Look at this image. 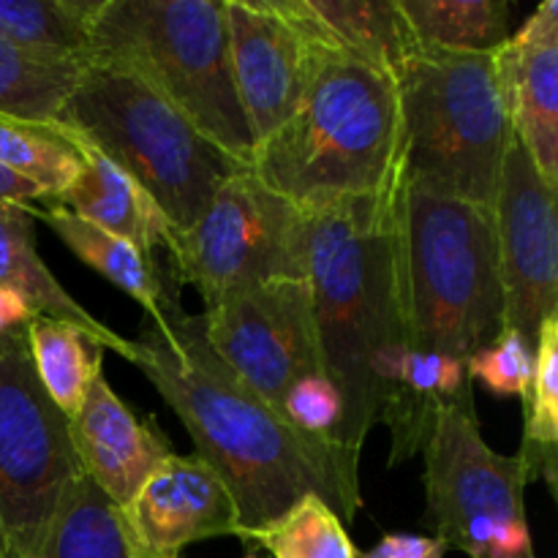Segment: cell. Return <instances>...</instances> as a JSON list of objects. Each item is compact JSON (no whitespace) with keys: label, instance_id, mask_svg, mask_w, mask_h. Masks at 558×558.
I'll return each mask as SVG.
<instances>
[{"label":"cell","instance_id":"obj_1","mask_svg":"<svg viewBox=\"0 0 558 558\" xmlns=\"http://www.w3.org/2000/svg\"><path fill=\"white\" fill-rule=\"evenodd\" d=\"M180 287L167 265L163 325H142L136 368L178 414L196 456L229 488L238 534L276 521L303 496H319L349 526L363 507L360 458L336 441L300 434L240 381L207 347L199 316L180 308Z\"/></svg>","mask_w":558,"mask_h":558},{"label":"cell","instance_id":"obj_2","mask_svg":"<svg viewBox=\"0 0 558 558\" xmlns=\"http://www.w3.org/2000/svg\"><path fill=\"white\" fill-rule=\"evenodd\" d=\"M403 205L401 169L374 194L305 213V281L322 368L343 407L330 441L354 458L396 403L409 357Z\"/></svg>","mask_w":558,"mask_h":558},{"label":"cell","instance_id":"obj_3","mask_svg":"<svg viewBox=\"0 0 558 558\" xmlns=\"http://www.w3.org/2000/svg\"><path fill=\"white\" fill-rule=\"evenodd\" d=\"M248 169L303 213L385 189L403 169L396 76L325 52L303 101L254 147Z\"/></svg>","mask_w":558,"mask_h":558},{"label":"cell","instance_id":"obj_4","mask_svg":"<svg viewBox=\"0 0 558 558\" xmlns=\"http://www.w3.org/2000/svg\"><path fill=\"white\" fill-rule=\"evenodd\" d=\"M140 80L202 136L248 167V129L229 58L223 0H104L90 60Z\"/></svg>","mask_w":558,"mask_h":558},{"label":"cell","instance_id":"obj_5","mask_svg":"<svg viewBox=\"0 0 558 558\" xmlns=\"http://www.w3.org/2000/svg\"><path fill=\"white\" fill-rule=\"evenodd\" d=\"M409 352L466 363L505 332L494 210L407 183Z\"/></svg>","mask_w":558,"mask_h":558},{"label":"cell","instance_id":"obj_6","mask_svg":"<svg viewBox=\"0 0 558 558\" xmlns=\"http://www.w3.org/2000/svg\"><path fill=\"white\" fill-rule=\"evenodd\" d=\"M396 85L407 183L494 210L512 140L494 54L414 47Z\"/></svg>","mask_w":558,"mask_h":558},{"label":"cell","instance_id":"obj_7","mask_svg":"<svg viewBox=\"0 0 558 558\" xmlns=\"http://www.w3.org/2000/svg\"><path fill=\"white\" fill-rule=\"evenodd\" d=\"M58 123L118 163L174 232L194 227L216 191L245 169L158 93L101 63L82 69Z\"/></svg>","mask_w":558,"mask_h":558},{"label":"cell","instance_id":"obj_8","mask_svg":"<svg viewBox=\"0 0 558 558\" xmlns=\"http://www.w3.org/2000/svg\"><path fill=\"white\" fill-rule=\"evenodd\" d=\"M425 458V501L436 537L469 558H537L526 521V472L480 430L472 381L436 409Z\"/></svg>","mask_w":558,"mask_h":558},{"label":"cell","instance_id":"obj_9","mask_svg":"<svg viewBox=\"0 0 558 558\" xmlns=\"http://www.w3.org/2000/svg\"><path fill=\"white\" fill-rule=\"evenodd\" d=\"M71 420L44 392L25 332L0 341V554L38 558L80 480Z\"/></svg>","mask_w":558,"mask_h":558},{"label":"cell","instance_id":"obj_10","mask_svg":"<svg viewBox=\"0 0 558 558\" xmlns=\"http://www.w3.org/2000/svg\"><path fill=\"white\" fill-rule=\"evenodd\" d=\"M167 259L205 305L248 283L305 281V213L245 167L216 191L194 227L174 232Z\"/></svg>","mask_w":558,"mask_h":558},{"label":"cell","instance_id":"obj_11","mask_svg":"<svg viewBox=\"0 0 558 558\" xmlns=\"http://www.w3.org/2000/svg\"><path fill=\"white\" fill-rule=\"evenodd\" d=\"M199 327L216 357L281 417L300 379L325 376L308 281L232 289L205 305Z\"/></svg>","mask_w":558,"mask_h":558},{"label":"cell","instance_id":"obj_12","mask_svg":"<svg viewBox=\"0 0 558 558\" xmlns=\"http://www.w3.org/2000/svg\"><path fill=\"white\" fill-rule=\"evenodd\" d=\"M558 185L543 178L512 134L494 199L505 330L537 349L539 330L558 316Z\"/></svg>","mask_w":558,"mask_h":558},{"label":"cell","instance_id":"obj_13","mask_svg":"<svg viewBox=\"0 0 558 558\" xmlns=\"http://www.w3.org/2000/svg\"><path fill=\"white\" fill-rule=\"evenodd\" d=\"M229 58L254 142L272 134L298 109L322 63V49L281 0H223Z\"/></svg>","mask_w":558,"mask_h":558},{"label":"cell","instance_id":"obj_14","mask_svg":"<svg viewBox=\"0 0 558 558\" xmlns=\"http://www.w3.org/2000/svg\"><path fill=\"white\" fill-rule=\"evenodd\" d=\"M118 512L131 558H180L189 545L240 529L232 494L196 452H172Z\"/></svg>","mask_w":558,"mask_h":558},{"label":"cell","instance_id":"obj_15","mask_svg":"<svg viewBox=\"0 0 558 558\" xmlns=\"http://www.w3.org/2000/svg\"><path fill=\"white\" fill-rule=\"evenodd\" d=\"M507 120L550 185H558V0H545L494 52Z\"/></svg>","mask_w":558,"mask_h":558},{"label":"cell","instance_id":"obj_16","mask_svg":"<svg viewBox=\"0 0 558 558\" xmlns=\"http://www.w3.org/2000/svg\"><path fill=\"white\" fill-rule=\"evenodd\" d=\"M71 441L82 474L118 510L174 452L158 420L140 417L112 390L104 371L93 376L80 412L71 417Z\"/></svg>","mask_w":558,"mask_h":558},{"label":"cell","instance_id":"obj_17","mask_svg":"<svg viewBox=\"0 0 558 558\" xmlns=\"http://www.w3.org/2000/svg\"><path fill=\"white\" fill-rule=\"evenodd\" d=\"M52 205L65 207L82 221L125 240L145 256L156 251L169 254L174 243V227L167 221L156 202L104 153L82 140V169L69 189L60 191Z\"/></svg>","mask_w":558,"mask_h":558},{"label":"cell","instance_id":"obj_18","mask_svg":"<svg viewBox=\"0 0 558 558\" xmlns=\"http://www.w3.org/2000/svg\"><path fill=\"white\" fill-rule=\"evenodd\" d=\"M33 221L36 218H33L31 205H0V287L22 294L33 314L69 322V325L80 327L85 336H90L104 352H114L136 365V360H140L136 341H129L112 327L104 325L101 319L87 314L65 292L63 283L49 272V267L44 265L36 251Z\"/></svg>","mask_w":558,"mask_h":558},{"label":"cell","instance_id":"obj_19","mask_svg":"<svg viewBox=\"0 0 558 558\" xmlns=\"http://www.w3.org/2000/svg\"><path fill=\"white\" fill-rule=\"evenodd\" d=\"M281 5L322 49L365 60L392 76L417 47L396 0H281Z\"/></svg>","mask_w":558,"mask_h":558},{"label":"cell","instance_id":"obj_20","mask_svg":"<svg viewBox=\"0 0 558 558\" xmlns=\"http://www.w3.org/2000/svg\"><path fill=\"white\" fill-rule=\"evenodd\" d=\"M31 213L69 245L76 259L136 300L145 308L150 325H163L161 303L167 292V267L158 265L156 256H145L125 240L82 221L80 216L47 199L31 205Z\"/></svg>","mask_w":558,"mask_h":558},{"label":"cell","instance_id":"obj_21","mask_svg":"<svg viewBox=\"0 0 558 558\" xmlns=\"http://www.w3.org/2000/svg\"><path fill=\"white\" fill-rule=\"evenodd\" d=\"M417 47L494 54L510 31L507 0H396Z\"/></svg>","mask_w":558,"mask_h":558},{"label":"cell","instance_id":"obj_22","mask_svg":"<svg viewBox=\"0 0 558 558\" xmlns=\"http://www.w3.org/2000/svg\"><path fill=\"white\" fill-rule=\"evenodd\" d=\"M25 341L44 392L71 420L80 412L93 376L104 371V349L80 327L44 314L27 322Z\"/></svg>","mask_w":558,"mask_h":558},{"label":"cell","instance_id":"obj_23","mask_svg":"<svg viewBox=\"0 0 558 558\" xmlns=\"http://www.w3.org/2000/svg\"><path fill=\"white\" fill-rule=\"evenodd\" d=\"M104 0H0V36L38 58L90 60L93 20Z\"/></svg>","mask_w":558,"mask_h":558},{"label":"cell","instance_id":"obj_24","mask_svg":"<svg viewBox=\"0 0 558 558\" xmlns=\"http://www.w3.org/2000/svg\"><path fill=\"white\" fill-rule=\"evenodd\" d=\"M0 167L54 199L82 169V140L63 123L22 120L0 112Z\"/></svg>","mask_w":558,"mask_h":558},{"label":"cell","instance_id":"obj_25","mask_svg":"<svg viewBox=\"0 0 558 558\" xmlns=\"http://www.w3.org/2000/svg\"><path fill=\"white\" fill-rule=\"evenodd\" d=\"M526 483H545L558 496V316L539 330L534 374L523 401V441L515 452Z\"/></svg>","mask_w":558,"mask_h":558},{"label":"cell","instance_id":"obj_26","mask_svg":"<svg viewBox=\"0 0 558 558\" xmlns=\"http://www.w3.org/2000/svg\"><path fill=\"white\" fill-rule=\"evenodd\" d=\"M87 63L38 58L0 36V112L58 123Z\"/></svg>","mask_w":558,"mask_h":558},{"label":"cell","instance_id":"obj_27","mask_svg":"<svg viewBox=\"0 0 558 558\" xmlns=\"http://www.w3.org/2000/svg\"><path fill=\"white\" fill-rule=\"evenodd\" d=\"M38 558H131L118 507L85 474L65 494Z\"/></svg>","mask_w":558,"mask_h":558},{"label":"cell","instance_id":"obj_28","mask_svg":"<svg viewBox=\"0 0 558 558\" xmlns=\"http://www.w3.org/2000/svg\"><path fill=\"white\" fill-rule=\"evenodd\" d=\"M238 539L272 558H360L343 521L319 496H303L281 518L240 532Z\"/></svg>","mask_w":558,"mask_h":558},{"label":"cell","instance_id":"obj_29","mask_svg":"<svg viewBox=\"0 0 558 558\" xmlns=\"http://www.w3.org/2000/svg\"><path fill=\"white\" fill-rule=\"evenodd\" d=\"M463 365L469 381H480L485 390L499 398L526 401L534 374V349H529V343L515 330H505L490 347L480 349Z\"/></svg>","mask_w":558,"mask_h":558},{"label":"cell","instance_id":"obj_30","mask_svg":"<svg viewBox=\"0 0 558 558\" xmlns=\"http://www.w3.org/2000/svg\"><path fill=\"white\" fill-rule=\"evenodd\" d=\"M341 396L327 376H305L283 398V420L305 436L330 439L341 423Z\"/></svg>","mask_w":558,"mask_h":558},{"label":"cell","instance_id":"obj_31","mask_svg":"<svg viewBox=\"0 0 558 558\" xmlns=\"http://www.w3.org/2000/svg\"><path fill=\"white\" fill-rule=\"evenodd\" d=\"M447 550L436 534H385L360 558H445Z\"/></svg>","mask_w":558,"mask_h":558},{"label":"cell","instance_id":"obj_32","mask_svg":"<svg viewBox=\"0 0 558 558\" xmlns=\"http://www.w3.org/2000/svg\"><path fill=\"white\" fill-rule=\"evenodd\" d=\"M31 305L25 303L22 294H16L14 289L0 287V341L9 336H16V332H25L27 322L33 319Z\"/></svg>","mask_w":558,"mask_h":558},{"label":"cell","instance_id":"obj_33","mask_svg":"<svg viewBox=\"0 0 558 558\" xmlns=\"http://www.w3.org/2000/svg\"><path fill=\"white\" fill-rule=\"evenodd\" d=\"M44 194L31 185L27 180L16 178L9 169L0 167V205H36L41 202Z\"/></svg>","mask_w":558,"mask_h":558},{"label":"cell","instance_id":"obj_34","mask_svg":"<svg viewBox=\"0 0 558 558\" xmlns=\"http://www.w3.org/2000/svg\"><path fill=\"white\" fill-rule=\"evenodd\" d=\"M243 558H259V556H256L254 548H245V556Z\"/></svg>","mask_w":558,"mask_h":558},{"label":"cell","instance_id":"obj_35","mask_svg":"<svg viewBox=\"0 0 558 558\" xmlns=\"http://www.w3.org/2000/svg\"><path fill=\"white\" fill-rule=\"evenodd\" d=\"M0 558H3V554H0Z\"/></svg>","mask_w":558,"mask_h":558}]
</instances>
